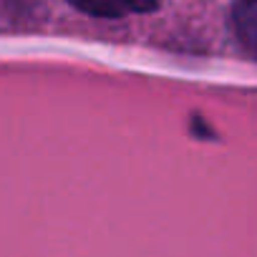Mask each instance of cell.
Instances as JSON below:
<instances>
[{"mask_svg": "<svg viewBox=\"0 0 257 257\" xmlns=\"http://www.w3.org/2000/svg\"><path fill=\"white\" fill-rule=\"evenodd\" d=\"M232 23L239 43L257 56V0H237L232 11Z\"/></svg>", "mask_w": 257, "mask_h": 257, "instance_id": "1", "label": "cell"}, {"mask_svg": "<svg viewBox=\"0 0 257 257\" xmlns=\"http://www.w3.org/2000/svg\"><path fill=\"white\" fill-rule=\"evenodd\" d=\"M66 3L93 18H123L128 13L123 0H66Z\"/></svg>", "mask_w": 257, "mask_h": 257, "instance_id": "2", "label": "cell"}, {"mask_svg": "<svg viewBox=\"0 0 257 257\" xmlns=\"http://www.w3.org/2000/svg\"><path fill=\"white\" fill-rule=\"evenodd\" d=\"M126 8L128 11H134V13H152L162 6V0H123Z\"/></svg>", "mask_w": 257, "mask_h": 257, "instance_id": "3", "label": "cell"}]
</instances>
